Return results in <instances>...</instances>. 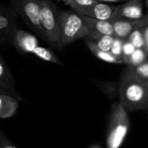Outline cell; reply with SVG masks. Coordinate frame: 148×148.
<instances>
[{
    "label": "cell",
    "instance_id": "1",
    "mask_svg": "<svg viewBox=\"0 0 148 148\" xmlns=\"http://www.w3.org/2000/svg\"><path fill=\"white\" fill-rule=\"evenodd\" d=\"M119 94L120 103L128 114L147 109L148 82L140 78L134 71L123 76Z\"/></svg>",
    "mask_w": 148,
    "mask_h": 148
},
{
    "label": "cell",
    "instance_id": "2",
    "mask_svg": "<svg viewBox=\"0 0 148 148\" xmlns=\"http://www.w3.org/2000/svg\"><path fill=\"white\" fill-rule=\"evenodd\" d=\"M90 29L82 16L75 11H62L60 15L58 47L62 48L76 39L86 37Z\"/></svg>",
    "mask_w": 148,
    "mask_h": 148
},
{
    "label": "cell",
    "instance_id": "3",
    "mask_svg": "<svg viewBox=\"0 0 148 148\" xmlns=\"http://www.w3.org/2000/svg\"><path fill=\"white\" fill-rule=\"evenodd\" d=\"M129 129L128 113L122 105L115 103L113 107L108 127L107 148H120Z\"/></svg>",
    "mask_w": 148,
    "mask_h": 148
},
{
    "label": "cell",
    "instance_id": "4",
    "mask_svg": "<svg viewBox=\"0 0 148 148\" xmlns=\"http://www.w3.org/2000/svg\"><path fill=\"white\" fill-rule=\"evenodd\" d=\"M61 11L52 0H42L40 23L43 40L52 45H58Z\"/></svg>",
    "mask_w": 148,
    "mask_h": 148
},
{
    "label": "cell",
    "instance_id": "5",
    "mask_svg": "<svg viewBox=\"0 0 148 148\" xmlns=\"http://www.w3.org/2000/svg\"><path fill=\"white\" fill-rule=\"evenodd\" d=\"M12 9L20 15L25 23L38 36H42L40 23L42 0H11Z\"/></svg>",
    "mask_w": 148,
    "mask_h": 148
},
{
    "label": "cell",
    "instance_id": "6",
    "mask_svg": "<svg viewBox=\"0 0 148 148\" xmlns=\"http://www.w3.org/2000/svg\"><path fill=\"white\" fill-rule=\"evenodd\" d=\"M17 14L12 8L0 5V43L12 45L16 31Z\"/></svg>",
    "mask_w": 148,
    "mask_h": 148
},
{
    "label": "cell",
    "instance_id": "7",
    "mask_svg": "<svg viewBox=\"0 0 148 148\" xmlns=\"http://www.w3.org/2000/svg\"><path fill=\"white\" fill-rule=\"evenodd\" d=\"M117 9L118 8H115L114 6H112L106 3L97 2L92 6L75 10V11L81 16L101 21H109L111 17L116 13Z\"/></svg>",
    "mask_w": 148,
    "mask_h": 148
},
{
    "label": "cell",
    "instance_id": "8",
    "mask_svg": "<svg viewBox=\"0 0 148 148\" xmlns=\"http://www.w3.org/2000/svg\"><path fill=\"white\" fill-rule=\"evenodd\" d=\"M11 46L15 47L22 53L32 54L35 49L39 46V42L35 35L23 29H17L14 35Z\"/></svg>",
    "mask_w": 148,
    "mask_h": 148
},
{
    "label": "cell",
    "instance_id": "9",
    "mask_svg": "<svg viewBox=\"0 0 148 148\" xmlns=\"http://www.w3.org/2000/svg\"><path fill=\"white\" fill-rule=\"evenodd\" d=\"M82 16L90 29V33H95L98 35H108V36H113L114 34V26L111 22L97 20L84 16Z\"/></svg>",
    "mask_w": 148,
    "mask_h": 148
},
{
    "label": "cell",
    "instance_id": "10",
    "mask_svg": "<svg viewBox=\"0 0 148 148\" xmlns=\"http://www.w3.org/2000/svg\"><path fill=\"white\" fill-rule=\"evenodd\" d=\"M19 107V101L10 95H0V118L7 119L16 114Z\"/></svg>",
    "mask_w": 148,
    "mask_h": 148
},
{
    "label": "cell",
    "instance_id": "11",
    "mask_svg": "<svg viewBox=\"0 0 148 148\" xmlns=\"http://www.w3.org/2000/svg\"><path fill=\"white\" fill-rule=\"evenodd\" d=\"M117 12L121 16L131 20H139L143 17V11L137 4H127L121 9L118 8Z\"/></svg>",
    "mask_w": 148,
    "mask_h": 148
},
{
    "label": "cell",
    "instance_id": "12",
    "mask_svg": "<svg viewBox=\"0 0 148 148\" xmlns=\"http://www.w3.org/2000/svg\"><path fill=\"white\" fill-rule=\"evenodd\" d=\"M32 55L38 57L39 59L51 63H56L58 65H63V63L59 60V58L56 56V54L49 48L37 46L35 50L32 52Z\"/></svg>",
    "mask_w": 148,
    "mask_h": 148
},
{
    "label": "cell",
    "instance_id": "13",
    "mask_svg": "<svg viewBox=\"0 0 148 148\" xmlns=\"http://www.w3.org/2000/svg\"><path fill=\"white\" fill-rule=\"evenodd\" d=\"M135 23L127 20H117L113 23L114 30L117 37L125 38L133 32Z\"/></svg>",
    "mask_w": 148,
    "mask_h": 148
},
{
    "label": "cell",
    "instance_id": "14",
    "mask_svg": "<svg viewBox=\"0 0 148 148\" xmlns=\"http://www.w3.org/2000/svg\"><path fill=\"white\" fill-rule=\"evenodd\" d=\"M0 82L4 84L9 85V86L15 87L14 77H13L7 63L5 62L4 59L3 58V56L1 55H0Z\"/></svg>",
    "mask_w": 148,
    "mask_h": 148
},
{
    "label": "cell",
    "instance_id": "15",
    "mask_svg": "<svg viewBox=\"0 0 148 148\" xmlns=\"http://www.w3.org/2000/svg\"><path fill=\"white\" fill-rule=\"evenodd\" d=\"M89 49L92 50V52L101 60L110 62V63H122V60L119 59L115 56H114L111 52H105V51H101L94 47H89Z\"/></svg>",
    "mask_w": 148,
    "mask_h": 148
},
{
    "label": "cell",
    "instance_id": "16",
    "mask_svg": "<svg viewBox=\"0 0 148 148\" xmlns=\"http://www.w3.org/2000/svg\"><path fill=\"white\" fill-rule=\"evenodd\" d=\"M62 1L67 5L73 8L75 10L92 6L98 2L96 0H62Z\"/></svg>",
    "mask_w": 148,
    "mask_h": 148
},
{
    "label": "cell",
    "instance_id": "17",
    "mask_svg": "<svg viewBox=\"0 0 148 148\" xmlns=\"http://www.w3.org/2000/svg\"><path fill=\"white\" fill-rule=\"evenodd\" d=\"M0 95H10L15 98H16L19 101H24V99L23 96L16 90L15 87L9 86L7 84H4L0 82Z\"/></svg>",
    "mask_w": 148,
    "mask_h": 148
},
{
    "label": "cell",
    "instance_id": "18",
    "mask_svg": "<svg viewBox=\"0 0 148 148\" xmlns=\"http://www.w3.org/2000/svg\"><path fill=\"white\" fill-rule=\"evenodd\" d=\"M129 37H130V42L133 43L135 49H141L146 43L144 36L141 34V32L139 29L134 30L130 34Z\"/></svg>",
    "mask_w": 148,
    "mask_h": 148
},
{
    "label": "cell",
    "instance_id": "19",
    "mask_svg": "<svg viewBox=\"0 0 148 148\" xmlns=\"http://www.w3.org/2000/svg\"><path fill=\"white\" fill-rule=\"evenodd\" d=\"M146 58V53L142 49H136L134 52L130 56V62L134 66H138L143 63Z\"/></svg>",
    "mask_w": 148,
    "mask_h": 148
},
{
    "label": "cell",
    "instance_id": "20",
    "mask_svg": "<svg viewBox=\"0 0 148 148\" xmlns=\"http://www.w3.org/2000/svg\"><path fill=\"white\" fill-rule=\"evenodd\" d=\"M134 72L142 80L148 82V62L141 63L136 66V69Z\"/></svg>",
    "mask_w": 148,
    "mask_h": 148
},
{
    "label": "cell",
    "instance_id": "21",
    "mask_svg": "<svg viewBox=\"0 0 148 148\" xmlns=\"http://www.w3.org/2000/svg\"><path fill=\"white\" fill-rule=\"evenodd\" d=\"M122 46H123V43H122V41L118 39V38H115L114 40V42L112 46V49L110 50V52L115 56L116 57H119L122 55Z\"/></svg>",
    "mask_w": 148,
    "mask_h": 148
},
{
    "label": "cell",
    "instance_id": "22",
    "mask_svg": "<svg viewBox=\"0 0 148 148\" xmlns=\"http://www.w3.org/2000/svg\"><path fill=\"white\" fill-rule=\"evenodd\" d=\"M0 148H18L8 139V137H6V135L3 134L1 128H0Z\"/></svg>",
    "mask_w": 148,
    "mask_h": 148
},
{
    "label": "cell",
    "instance_id": "23",
    "mask_svg": "<svg viewBox=\"0 0 148 148\" xmlns=\"http://www.w3.org/2000/svg\"><path fill=\"white\" fill-rule=\"evenodd\" d=\"M135 49H136L133 45V43L130 42H125L122 46V54H124L127 56H130L134 52Z\"/></svg>",
    "mask_w": 148,
    "mask_h": 148
},
{
    "label": "cell",
    "instance_id": "24",
    "mask_svg": "<svg viewBox=\"0 0 148 148\" xmlns=\"http://www.w3.org/2000/svg\"><path fill=\"white\" fill-rule=\"evenodd\" d=\"M98 2H101V3H117V2H121V1H126V0H96Z\"/></svg>",
    "mask_w": 148,
    "mask_h": 148
},
{
    "label": "cell",
    "instance_id": "25",
    "mask_svg": "<svg viewBox=\"0 0 148 148\" xmlns=\"http://www.w3.org/2000/svg\"><path fill=\"white\" fill-rule=\"evenodd\" d=\"M144 38H145V42L146 43L148 42V28L146 29L145 33H144Z\"/></svg>",
    "mask_w": 148,
    "mask_h": 148
},
{
    "label": "cell",
    "instance_id": "26",
    "mask_svg": "<svg viewBox=\"0 0 148 148\" xmlns=\"http://www.w3.org/2000/svg\"><path fill=\"white\" fill-rule=\"evenodd\" d=\"M90 148H101L99 146H94V147H92Z\"/></svg>",
    "mask_w": 148,
    "mask_h": 148
},
{
    "label": "cell",
    "instance_id": "27",
    "mask_svg": "<svg viewBox=\"0 0 148 148\" xmlns=\"http://www.w3.org/2000/svg\"><path fill=\"white\" fill-rule=\"evenodd\" d=\"M147 23H148V18H147Z\"/></svg>",
    "mask_w": 148,
    "mask_h": 148
},
{
    "label": "cell",
    "instance_id": "28",
    "mask_svg": "<svg viewBox=\"0 0 148 148\" xmlns=\"http://www.w3.org/2000/svg\"><path fill=\"white\" fill-rule=\"evenodd\" d=\"M147 47H148V42H147Z\"/></svg>",
    "mask_w": 148,
    "mask_h": 148
},
{
    "label": "cell",
    "instance_id": "29",
    "mask_svg": "<svg viewBox=\"0 0 148 148\" xmlns=\"http://www.w3.org/2000/svg\"><path fill=\"white\" fill-rule=\"evenodd\" d=\"M147 109H148V106H147Z\"/></svg>",
    "mask_w": 148,
    "mask_h": 148
}]
</instances>
